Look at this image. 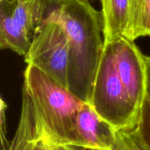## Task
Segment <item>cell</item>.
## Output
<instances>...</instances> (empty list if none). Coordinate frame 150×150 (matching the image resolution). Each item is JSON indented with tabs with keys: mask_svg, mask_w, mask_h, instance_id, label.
Instances as JSON below:
<instances>
[{
	"mask_svg": "<svg viewBox=\"0 0 150 150\" xmlns=\"http://www.w3.org/2000/svg\"><path fill=\"white\" fill-rule=\"evenodd\" d=\"M40 18L58 21L65 29L70 44L68 89L90 104L104 46L102 13L77 0H34L35 23Z\"/></svg>",
	"mask_w": 150,
	"mask_h": 150,
	"instance_id": "obj_1",
	"label": "cell"
},
{
	"mask_svg": "<svg viewBox=\"0 0 150 150\" xmlns=\"http://www.w3.org/2000/svg\"><path fill=\"white\" fill-rule=\"evenodd\" d=\"M23 87L32 102L38 137L48 144L81 147L77 117L85 102L32 64L25 70Z\"/></svg>",
	"mask_w": 150,
	"mask_h": 150,
	"instance_id": "obj_2",
	"label": "cell"
},
{
	"mask_svg": "<svg viewBox=\"0 0 150 150\" xmlns=\"http://www.w3.org/2000/svg\"><path fill=\"white\" fill-rule=\"evenodd\" d=\"M90 105L117 130L139 125L141 113L133 106L120 79L113 41L104 42Z\"/></svg>",
	"mask_w": 150,
	"mask_h": 150,
	"instance_id": "obj_3",
	"label": "cell"
},
{
	"mask_svg": "<svg viewBox=\"0 0 150 150\" xmlns=\"http://www.w3.org/2000/svg\"><path fill=\"white\" fill-rule=\"evenodd\" d=\"M69 55L68 35L63 25L51 18L37 20L25 62L37 67L68 89Z\"/></svg>",
	"mask_w": 150,
	"mask_h": 150,
	"instance_id": "obj_4",
	"label": "cell"
},
{
	"mask_svg": "<svg viewBox=\"0 0 150 150\" xmlns=\"http://www.w3.org/2000/svg\"><path fill=\"white\" fill-rule=\"evenodd\" d=\"M114 42L119 75L133 106L141 113L146 99V71L144 55L135 41L126 37Z\"/></svg>",
	"mask_w": 150,
	"mask_h": 150,
	"instance_id": "obj_5",
	"label": "cell"
},
{
	"mask_svg": "<svg viewBox=\"0 0 150 150\" xmlns=\"http://www.w3.org/2000/svg\"><path fill=\"white\" fill-rule=\"evenodd\" d=\"M81 147L87 150H111L117 130L100 117L92 105L83 103L77 117Z\"/></svg>",
	"mask_w": 150,
	"mask_h": 150,
	"instance_id": "obj_6",
	"label": "cell"
},
{
	"mask_svg": "<svg viewBox=\"0 0 150 150\" xmlns=\"http://www.w3.org/2000/svg\"><path fill=\"white\" fill-rule=\"evenodd\" d=\"M8 150H86L79 146L48 144L38 137L35 130V113L29 95L22 92L20 120Z\"/></svg>",
	"mask_w": 150,
	"mask_h": 150,
	"instance_id": "obj_7",
	"label": "cell"
},
{
	"mask_svg": "<svg viewBox=\"0 0 150 150\" xmlns=\"http://www.w3.org/2000/svg\"><path fill=\"white\" fill-rule=\"evenodd\" d=\"M18 0H0V47L23 57L30 48L32 38L14 15Z\"/></svg>",
	"mask_w": 150,
	"mask_h": 150,
	"instance_id": "obj_8",
	"label": "cell"
},
{
	"mask_svg": "<svg viewBox=\"0 0 150 150\" xmlns=\"http://www.w3.org/2000/svg\"><path fill=\"white\" fill-rule=\"evenodd\" d=\"M100 3L104 42L126 37L130 21V0H100Z\"/></svg>",
	"mask_w": 150,
	"mask_h": 150,
	"instance_id": "obj_9",
	"label": "cell"
},
{
	"mask_svg": "<svg viewBox=\"0 0 150 150\" xmlns=\"http://www.w3.org/2000/svg\"><path fill=\"white\" fill-rule=\"evenodd\" d=\"M150 37V0H130V21L126 38L135 41Z\"/></svg>",
	"mask_w": 150,
	"mask_h": 150,
	"instance_id": "obj_10",
	"label": "cell"
},
{
	"mask_svg": "<svg viewBox=\"0 0 150 150\" xmlns=\"http://www.w3.org/2000/svg\"><path fill=\"white\" fill-rule=\"evenodd\" d=\"M111 150H150L139 125L134 128L118 130Z\"/></svg>",
	"mask_w": 150,
	"mask_h": 150,
	"instance_id": "obj_11",
	"label": "cell"
},
{
	"mask_svg": "<svg viewBox=\"0 0 150 150\" xmlns=\"http://www.w3.org/2000/svg\"><path fill=\"white\" fill-rule=\"evenodd\" d=\"M139 127L150 149V100L146 98L142 108Z\"/></svg>",
	"mask_w": 150,
	"mask_h": 150,
	"instance_id": "obj_12",
	"label": "cell"
},
{
	"mask_svg": "<svg viewBox=\"0 0 150 150\" xmlns=\"http://www.w3.org/2000/svg\"><path fill=\"white\" fill-rule=\"evenodd\" d=\"M6 110L7 104L1 98V110H0V130H1V150H8L10 142L7 139V127H6Z\"/></svg>",
	"mask_w": 150,
	"mask_h": 150,
	"instance_id": "obj_13",
	"label": "cell"
},
{
	"mask_svg": "<svg viewBox=\"0 0 150 150\" xmlns=\"http://www.w3.org/2000/svg\"><path fill=\"white\" fill-rule=\"evenodd\" d=\"M146 71V98L150 100V56L144 55Z\"/></svg>",
	"mask_w": 150,
	"mask_h": 150,
	"instance_id": "obj_14",
	"label": "cell"
},
{
	"mask_svg": "<svg viewBox=\"0 0 150 150\" xmlns=\"http://www.w3.org/2000/svg\"><path fill=\"white\" fill-rule=\"evenodd\" d=\"M77 1H80V2L81 3H84V4H89L91 3V1H93V0H77Z\"/></svg>",
	"mask_w": 150,
	"mask_h": 150,
	"instance_id": "obj_15",
	"label": "cell"
}]
</instances>
